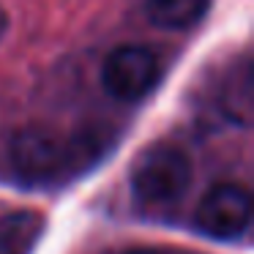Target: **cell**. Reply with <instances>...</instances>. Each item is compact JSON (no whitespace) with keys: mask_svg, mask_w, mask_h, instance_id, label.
<instances>
[{"mask_svg":"<svg viewBox=\"0 0 254 254\" xmlns=\"http://www.w3.org/2000/svg\"><path fill=\"white\" fill-rule=\"evenodd\" d=\"M8 159L19 178L30 183L55 181L71 164V145L44 126L19 128L8 142Z\"/></svg>","mask_w":254,"mask_h":254,"instance_id":"obj_2","label":"cell"},{"mask_svg":"<svg viewBox=\"0 0 254 254\" xmlns=\"http://www.w3.org/2000/svg\"><path fill=\"white\" fill-rule=\"evenodd\" d=\"M128 254H156V252H150V249H134V252H128Z\"/></svg>","mask_w":254,"mask_h":254,"instance_id":"obj_9","label":"cell"},{"mask_svg":"<svg viewBox=\"0 0 254 254\" xmlns=\"http://www.w3.org/2000/svg\"><path fill=\"white\" fill-rule=\"evenodd\" d=\"M191 186V161L175 145H153L131 170V191L142 205H170Z\"/></svg>","mask_w":254,"mask_h":254,"instance_id":"obj_1","label":"cell"},{"mask_svg":"<svg viewBox=\"0 0 254 254\" xmlns=\"http://www.w3.org/2000/svg\"><path fill=\"white\" fill-rule=\"evenodd\" d=\"M210 0H145V14L156 28L186 30L202 19Z\"/></svg>","mask_w":254,"mask_h":254,"instance_id":"obj_5","label":"cell"},{"mask_svg":"<svg viewBox=\"0 0 254 254\" xmlns=\"http://www.w3.org/2000/svg\"><path fill=\"white\" fill-rule=\"evenodd\" d=\"M161 77V63L153 50L139 44L118 47L101 66V85L118 101H139L156 88Z\"/></svg>","mask_w":254,"mask_h":254,"instance_id":"obj_3","label":"cell"},{"mask_svg":"<svg viewBox=\"0 0 254 254\" xmlns=\"http://www.w3.org/2000/svg\"><path fill=\"white\" fill-rule=\"evenodd\" d=\"M8 30V14L3 11V6H0V39H3V33Z\"/></svg>","mask_w":254,"mask_h":254,"instance_id":"obj_8","label":"cell"},{"mask_svg":"<svg viewBox=\"0 0 254 254\" xmlns=\"http://www.w3.org/2000/svg\"><path fill=\"white\" fill-rule=\"evenodd\" d=\"M25 246H28V243L19 241L17 235H11L8 230L0 232V254H22Z\"/></svg>","mask_w":254,"mask_h":254,"instance_id":"obj_7","label":"cell"},{"mask_svg":"<svg viewBox=\"0 0 254 254\" xmlns=\"http://www.w3.org/2000/svg\"><path fill=\"white\" fill-rule=\"evenodd\" d=\"M252 221V197L238 183H216L202 197L194 224L202 235L216 241H235L249 230Z\"/></svg>","mask_w":254,"mask_h":254,"instance_id":"obj_4","label":"cell"},{"mask_svg":"<svg viewBox=\"0 0 254 254\" xmlns=\"http://www.w3.org/2000/svg\"><path fill=\"white\" fill-rule=\"evenodd\" d=\"M227 112L238 118L241 123H249V112H252V77H249V66L243 63L238 74L232 77V85L227 90Z\"/></svg>","mask_w":254,"mask_h":254,"instance_id":"obj_6","label":"cell"}]
</instances>
